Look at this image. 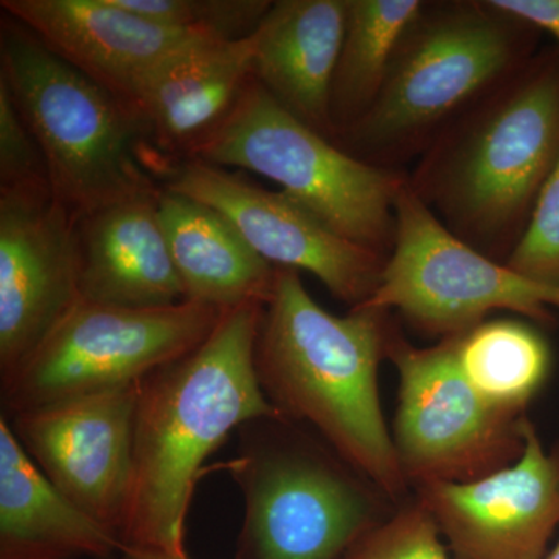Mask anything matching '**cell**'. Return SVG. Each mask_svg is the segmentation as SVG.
Instances as JSON below:
<instances>
[{"mask_svg":"<svg viewBox=\"0 0 559 559\" xmlns=\"http://www.w3.org/2000/svg\"><path fill=\"white\" fill-rule=\"evenodd\" d=\"M0 10L128 105L154 70L207 40L146 20L117 0H2Z\"/></svg>","mask_w":559,"mask_h":559,"instance_id":"obj_15","label":"cell"},{"mask_svg":"<svg viewBox=\"0 0 559 559\" xmlns=\"http://www.w3.org/2000/svg\"><path fill=\"white\" fill-rule=\"evenodd\" d=\"M253 80L252 39L204 40L154 70L132 95L151 167L190 159L215 134Z\"/></svg>","mask_w":559,"mask_h":559,"instance_id":"obj_16","label":"cell"},{"mask_svg":"<svg viewBox=\"0 0 559 559\" xmlns=\"http://www.w3.org/2000/svg\"><path fill=\"white\" fill-rule=\"evenodd\" d=\"M559 159V50L547 46L469 106L409 171L451 234L507 263Z\"/></svg>","mask_w":559,"mask_h":559,"instance_id":"obj_3","label":"cell"},{"mask_svg":"<svg viewBox=\"0 0 559 559\" xmlns=\"http://www.w3.org/2000/svg\"><path fill=\"white\" fill-rule=\"evenodd\" d=\"M50 186L46 157L0 83V189Z\"/></svg>","mask_w":559,"mask_h":559,"instance_id":"obj_26","label":"cell"},{"mask_svg":"<svg viewBox=\"0 0 559 559\" xmlns=\"http://www.w3.org/2000/svg\"><path fill=\"white\" fill-rule=\"evenodd\" d=\"M223 311L198 301L124 308L81 300L0 380L3 417L139 382L200 347Z\"/></svg>","mask_w":559,"mask_h":559,"instance_id":"obj_8","label":"cell"},{"mask_svg":"<svg viewBox=\"0 0 559 559\" xmlns=\"http://www.w3.org/2000/svg\"><path fill=\"white\" fill-rule=\"evenodd\" d=\"M388 358L400 373L393 444L409 484H465L521 457L527 418L496 409L477 395L450 340L417 348L395 325Z\"/></svg>","mask_w":559,"mask_h":559,"instance_id":"obj_10","label":"cell"},{"mask_svg":"<svg viewBox=\"0 0 559 559\" xmlns=\"http://www.w3.org/2000/svg\"><path fill=\"white\" fill-rule=\"evenodd\" d=\"M540 35L491 0L425 2L377 100L337 145L366 164L407 171L469 106L535 57Z\"/></svg>","mask_w":559,"mask_h":559,"instance_id":"obj_4","label":"cell"},{"mask_svg":"<svg viewBox=\"0 0 559 559\" xmlns=\"http://www.w3.org/2000/svg\"><path fill=\"white\" fill-rule=\"evenodd\" d=\"M395 325L390 311L374 308L331 314L312 299L299 271L278 267L253 348L260 388L280 415L318 430L390 499L401 498L409 485L378 390Z\"/></svg>","mask_w":559,"mask_h":559,"instance_id":"obj_2","label":"cell"},{"mask_svg":"<svg viewBox=\"0 0 559 559\" xmlns=\"http://www.w3.org/2000/svg\"><path fill=\"white\" fill-rule=\"evenodd\" d=\"M347 0H277L250 36L253 79L290 116L333 140L330 94Z\"/></svg>","mask_w":559,"mask_h":559,"instance_id":"obj_18","label":"cell"},{"mask_svg":"<svg viewBox=\"0 0 559 559\" xmlns=\"http://www.w3.org/2000/svg\"><path fill=\"white\" fill-rule=\"evenodd\" d=\"M159 190L116 202L79 219L81 297L124 308L186 301L162 227Z\"/></svg>","mask_w":559,"mask_h":559,"instance_id":"obj_17","label":"cell"},{"mask_svg":"<svg viewBox=\"0 0 559 559\" xmlns=\"http://www.w3.org/2000/svg\"><path fill=\"white\" fill-rule=\"evenodd\" d=\"M146 20L207 40L249 38L266 16L270 0H117Z\"/></svg>","mask_w":559,"mask_h":559,"instance_id":"obj_23","label":"cell"},{"mask_svg":"<svg viewBox=\"0 0 559 559\" xmlns=\"http://www.w3.org/2000/svg\"><path fill=\"white\" fill-rule=\"evenodd\" d=\"M447 340L465 380L496 409L524 415L549 380V342L524 320H485Z\"/></svg>","mask_w":559,"mask_h":559,"instance_id":"obj_21","label":"cell"},{"mask_svg":"<svg viewBox=\"0 0 559 559\" xmlns=\"http://www.w3.org/2000/svg\"><path fill=\"white\" fill-rule=\"evenodd\" d=\"M0 83L43 150L51 191L76 219L160 189L131 106L5 13Z\"/></svg>","mask_w":559,"mask_h":559,"instance_id":"obj_5","label":"cell"},{"mask_svg":"<svg viewBox=\"0 0 559 559\" xmlns=\"http://www.w3.org/2000/svg\"><path fill=\"white\" fill-rule=\"evenodd\" d=\"M263 310L223 311L200 347L140 381L119 532L123 550L186 555L187 514L205 460L246 423L280 415L253 366Z\"/></svg>","mask_w":559,"mask_h":559,"instance_id":"obj_1","label":"cell"},{"mask_svg":"<svg viewBox=\"0 0 559 559\" xmlns=\"http://www.w3.org/2000/svg\"><path fill=\"white\" fill-rule=\"evenodd\" d=\"M190 159L274 180L283 193L341 237L385 259L392 252L395 202L409 171L356 159L290 116L255 79L229 119Z\"/></svg>","mask_w":559,"mask_h":559,"instance_id":"obj_7","label":"cell"},{"mask_svg":"<svg viewBox=\"0 0 559 559\" xmlns=\"http://www.w3.org/2000/svg\"><path fill=\"white\" fill-rule=\"evenodd\" d=\"M347 3V25L330 94V117L336 139L369 112L400 40L425 7V0Z\"/></svg>","mask_w":559,"mask_h":559,"instance_id":"obj_22","label":"cell"},{"mask_svg":"<svg viewBox=\"0 0 559 559\" xmlns=\"http://www.w3.org/2000/svg\"><path fill=\"white\" fill-rule=\"evenodd\" d=\"M76 226L50 186L0 189V380L83 300Z\"/></svg>","mask_w":559,"mask_h":559,"instance_id":"obj_12","label":"cell"},{"mask_svg":"<svg viewBox=\"0 0 559 559\" xmlns=\"http://www.w3.org/2000/svg\"><path fill=\"white\" fill-rule=\"evenodd\" d=\"M157 207L186 300L219 311L271 300L278 267L250 248L221 213L162 187Z\"/></svg>","mask_w":559,"mask_h":559,"instance_id":"obj_20","label":"cell"},{"mask_svg":"<svg viewBox=\"0 0 559 559\" xmlns=\"http://www.w3.org/2000/svg\"><path fill=\"white\" fill-rule=\"evenodd\" d=\"M544 559H559V543H558V546L555 547V550L551 551V554L549 555V557L547 558H544Z\"/></svg>","mask_w":559,"mask_h":559,"instance_id":"obj_29","label":"cell"},{"mask_svg":"<svg viewBox=\"0 0 559 559\" xmlns=\"http://www.w3.org/2000/svg\"><path fill=\"white\" fill-rule=\"evenodd\" d=\"M498 9L535 25L555 39L559 50V0H491Z\"/></svg>","mask_w":559,"mask_h":559,"instance_id":"obj_27","label":"cell"},{"mask_svg":"<svg viewBox=\"0 0 559 559\" xmlns=\"http://www.w3.org/2000/svg\"><path fill=\"white\" fill-rule=\"evenodd\" d=\"M440 528L423 503L374 525L342 559H450Z\"/></svg>","mask_w":559,"mask_h":559,"instance_id":"obj_24","label":"cell"},{"mask_svg":"<svg viewBox=\"0 0 559 559\" xmlns=\"http://www.w3.org/2000/svg\"><path fill=\"white\" fill-rule=\"evenodd\" d=\"M524 439L516 462L481 479L415 487L457 559H544L559 525V447L544 450L528 419Z\"/></svg>","mask_w":559,"mask_h":559,"instance_id":"obj_14","label":"cell"},{"mask_svg":"<svg viewBox=\"0 0 559 559\" xmlns=\"http://www.w3.org/2000/svg\"><path fill=\"white\" fill-rule=\"evenodd\" d=\"M140 381L5 417L44 476L117 536L130 487Z\"/></svg>","mask_w":559,"mask_h":559,"instance_id":"obj_13","label":"cell"},{"mask_svg":"<svg viewBox=\"0 0 559 559\" xmlns=\"http://www.w3.org/2000/svg\"><path fill=\"white\" fill-rule=\"evenodd\" d=\"M506 264L522 277L559 290V159Z\"/></svg>","mask_w":559,"mask_h":559,"instance_id":"obj_25","label":"cell"},{"mask_svg":"<svg viewBox=\"0 0 559 559\" xmlns=\"http://www.w3.org/2000/svg\"><path fill=\"white\" fill-rule=\"evenodd\" d=\"M395 219L380 286L359 308L399 311L412 329L441 340L480 325L495 311L524 316L540 329L557 325L558 289L460 240L419 200L409 179L396 198Z\"/></svg>","mask_w":559,"mask_h":559,"instance_id":"obj_9","label":"cell"},{"mask_svg":"<svg viewBox=\"0 0 559 559\" xmlns=\"http://www.w3.org/2000/svg\"><path fill=\"white\" fill-rule=\"evenodd\" d=\"M283 415L237 430L226 471L245 500L235 559H342L380 520L377 496L330 444Z\"/></svg>","mask_w":559,"mask_h":559,"instance_id":"obj_6","label":"cell"},{"mask_svg":"<svg viewBox=\"0 0 559 559\" xmlns=\"http://www.w3.org/2000/svg\"><path fill=\"white\" fill-rule=\"evenodd\" d=\"M121 557L124 559H190L189 555H168V554H157V551H145V550H134L127 549L123 550Z\"/></svg>","mask_w":559,"mask_h":559,"instance_id":"obj_28","label":"cell"},{"mask_svg":"<svg viewBox=\"0 0 559 559\" xmlns=\"http://www.w3.org/2000/svg\"><path fill=\"white\" fill-rule=\"evenodd\" d=\"M112 530L70 502L33 463L0 417V559H110Z\"/></svg>","mask_w":559,"mask_h":559,"instance_id":"obj_19","label":"cell"},{"mask_svg":"<svg viewBox=\"0 0 559 559\" xmlns=\"http://www.w3.org/2000/svg\"><path fill=\"white\" fill-rule=\"evenodd\" d=\"M156 179L162 189L221 213L272 266L310 272L352 308L380 286L384 255L341 237L282 190L197 159L162 165Z\"/></svg>","mask_w":559,"mask_h":559,"instance_id":"obj_11","label":"cell"}]
</instances>
